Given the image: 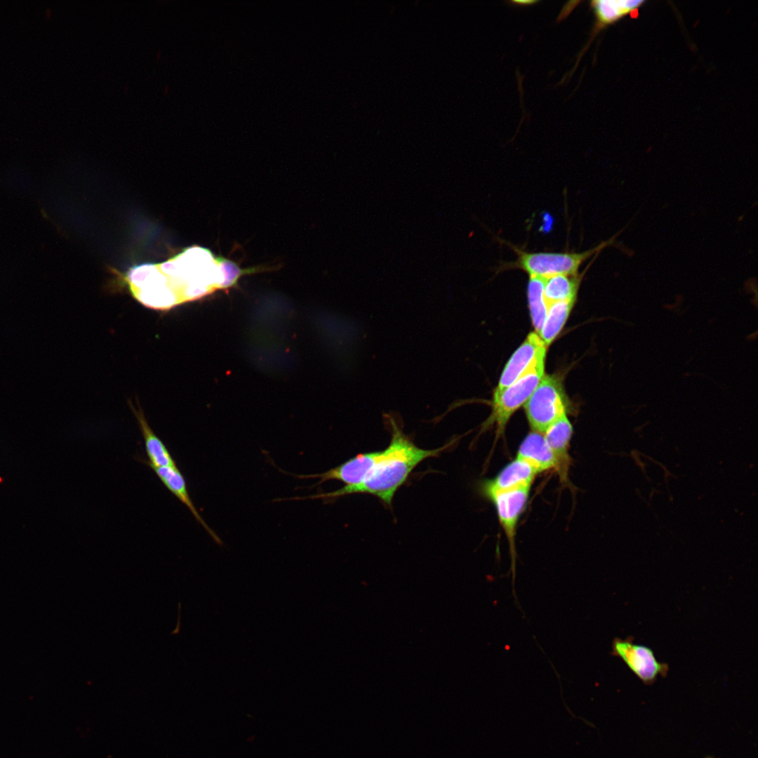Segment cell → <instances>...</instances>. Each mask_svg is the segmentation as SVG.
Returning a JSON list of instances; mask_svg holds the SVG:
<instances>
[{"label": "cell", "mask_w": 758, "mask_h": 758, "mask_svg": "<svg viewBox=\"0 0 758 758\" xmlns=\"http://www.w3.org/2000/svg\"><path fill=\"white\" fill-rule=\"evenodd\" d=\"M260 270L259 267L242 269L206 248L192 246L161 263L134 266L127 279L131 289L173 308L236 288L242 276Z\"/></svg>", "instance_id": "cell-1"}, {"label": "cell", "mask_w": 758, "mask_h": 758, "mask_svg": "<svg viewBox=\"0 0 758 758\" xmlns=\"http://www.w3.org/2000/svg\"><path fill=\"white\" fill-rule=\"evenodd\" d=\"M392 439L368 477L357 486H344L328 493H320L303 497H292L286 500L323 499L325 501L354 493L373 495L391 505L398 488L406 481L413 469L424 460L437 456L451 444L435 449H424L415 446L390 420Z\"/></svg>", "instance_id": "cell-2"}, {"label": "cell", "mask_w": 758, "mask_h": 758, "mask_svg": "<svg viewBox=\"0 0 758 758\" xmlns=\"http://www.w3.org/2000/svg\"><path fill=\"white\" fill-rule=\"evenodd\" d=\"M606 244L607 242L602 243L594 248L580 253L526 252L512 246L517 258L508 265L525 271L529 277L543 279L559 274L576 275L581 265Z\"/></svg>", "instance_id": "cell-3"}, {"label": "cell", "mask_w": 758, "mask_h": 758, "mask_svg": "<svg viewBox=\"0 0 758 758\" xmlns=\"http://www.w3.org/2000/svg\"><path fill=\"white\" fill-rule=\"evenodd\" d=\"M566 407L561 383L555 376L545 375L524 404L532 430L543 434L557 419L566 414Z\"/></svg>", "instance_id": "cell-4"}, {"label": "cell", "mask_w": 758, "mask_h": 758, "mask_svg": "<svg viewBox=\"0 0 758 758\" xmlns=\"http://www.w3.org/2000/svg\"><path fill=\"white\" fill-rule=\"evenodd\" d=\"M545 364H541L523 375L502 392L493 394L492 412L486 421L494 425L500 435L513 413L528 401L544 376Z\"/></svg>", "instance_id": "cell-5"}, {"label": "cell", "mask_w": 758, "mask_h": 758, "mask_svg": "<svg viewBox=\"0 0 758 758\" xmlns=\"http://www.w3.org/2000/svg\"><path fill=\"white\" fill-rule=\"evenodd\" d=\"M646 685L652 684L657 678L665 677L669 666L658 661L652 649L634 642L633 638L616 637L612 642V652Z\"/></svg>", "instance_id": "cell-6"}, {"label": "cell", "mask_w": 758, "mask_h": 758, "mask_svg": "<svg viewBox=\"0 0 758 758\" xmlns=\"http://www.w3.org/2000/svg\"><path fill=\"white\" fill-rule=\"evenodd\" d=\"M531 486H524L505 491L496 492L486 497L493 503L500 526L507 537L511 557L512 582L515 579L517 552L515 538L519 519L529 496Z\"/></svg>", "instance_id": "cell-7"}, {"label": "cell", "mask_w": 758, "mask_h": 758, "mask_svg": "<svg viewBox=\"0 0 758 758\" xmlns=\"http://www.w3.org/2000/svg\"><path fill=\"white\" fill-rule=\"evenodd\" d=\"M546 347L536 332L530 333L506 364L494 394L502 392L537 366L545 364Z\"/></svg>", "instance_id": "cell-8"}, {"label": "cell", "mask_w": 758, "mask_h": 758, "mask_svg": "<svg viewBox=\"0 0 758 758\" xmlns=\"http://www.w3.org/2000/svg\"><path fill=\"white\" fill-rule=\"evenodd\" d=\"M382 451L358 454L341 465L329 470L314 474H291L298 479H319L312 488L328 480H338L345 486H357L361 484L370 474L380 460Z\"/></svg>", "instance_id": "cell-9"}, {"label": "cell", "mask_w": 758, "mask_h": 758, "mask_svg": "<svg viewBox=\"0 0 758 758\" xmlns=\"http://www.w3.org/2000/svg\"><path fill=\"white\" fill-rule=\"evenodd\" d=\"M538 473V471L530 463L516 457L496 477L483 482L480 490L483 495L486 496L496 492L531 486Z\"/></svg>", "instance_id": "cell-10"}, {"label": "cell", "mask_w": 758, "mask_h": 758, "mask_svg": "<svg viewBox=\"0 0 758 758\" xmlns=\"http://www.w3.org/2000/svg\"><path fill=\"white\" fill-rule=\"evenodd\" d=\"M150 468L159 477L164 486L187 507L196 520L204 527L213 540L217 544L222 545V541L221 539L205 522L192 503L187 491L185 477L177 465Z\"/></svg>", "instance_id": "cell-11"}, {"label": "cell", "mask_w": 758, "mask_h": 758, "mask_svg": "<svg viewBox=\"0 0 758 758\" xmlns=\"http://www.w3.org/2000/svg\"><path fill=\"white\" fill-rule=\"evenodd\" d=\"M517 458L530 463L539 473L558 470L557 460L543 433L530 432L520 444Z\"/></svg>", "instance_id": "cell-12"}, {"label": "cell", "mask_w": 758, "mask_h": 758, "mask_svg": "<svg viewBox=\"0 0 758 758\" xmlns=\"http://www.w3.org/2000/svg\"><path fill=\"white\" fill-rule=\"evenodd\" d=\"M644 4L642 0H594L590 3L595 18L588 44L606 27L612 25Z\"/></svg>", "instance_id": "cell-13"}, {"label": "cell", "mask_w": 758, "mask_h": 758, "mask_svg": "<svg viewBox=\"0 0 758 758\" xmlns=\"http://www.w3.org/2000/svg\"><path fill=\"white\" fill-rule=\"evenodd\" d=\"M572 434V425L566 414L557 419L543 433L557 460V471L562 479L566 478L568 472L570 462L568 448Z\"/></svg>", "instance_id": "cell-14"}, {"label": "cell", "mask_w": 758, "mask_h": 758, "mask_svg": "<svg viewBox=\"0 0 758 758\" xmlns=\"http://www.w3.org/2000/svg\"><path fill=\"white\" fill-rule=\"evenodd\" d=\"M135 415L144 439L148 460H142L149 467L176 465L168 448L151 429L140 408L135 409L130 404Z\"/></svg>", "instance_id": "cell-15"}, {"label": "cell", "mask_w": 758, "mask_h": 758, "mask_svg": "<svg viewBox=\"0 0 758 758\" xmlns=\"http://www.w3.org/2000/svg\"><path fill=\"white\" fill-rule=\"evenodd\" d=\"M581 277L559 274L544 279L543 295L547 305L576 300Z\"/></svg>", "instance_id": "cell-16"}, {"label": "cell", "mask_w": 758, "mask_h": 758, "mask_svg": "<svg viewBox=\"0 0 758 758\" xmlns=\"http://www.w3.org/2000/svg\"><path fill=\"white\" fill-rule=\"evenodd\" d=\"M575 300L556 302L547 305V312L538 334L546 346L555 339L570 314Z\"/></svg>", "instance_id": "cell-17"}, {"label": "cell", "mask_w": 758, "mask_h": 758, "mask_svg": "<svg viewBox=\"0 0 758 758\" xmlns=\"http://www.w3.org/2000/svg\"><path fill=\"white\" fill-rule=\"evenodd\" d=\"M544 279L529 277L528 300L531 317L536 333L538 335L547 312V305L543 295Z\"/></svg>", "instance_id": "cell-18"}, {"label": "cell", "mask_w": 758, "mask_h": 758, "mask_svg": "<svg viewBox=\"0 0 758 758\" xmlns=\"http://www.w3.org/2000/svg\"><path fill=\"white\" fill-rule=\"evenodd\" d=\"M514 3H515L516 4H519V6H521V4H524V6H526L527 4L528 5V4H534V3H535V1H514Z\"/></svg>", "instance_id": "cell-19"}, {"label": "cell", "mask_w": 758, "mask_h": 758, "mask_svg": "<svg viewBox=\"0 0 758 758\" xmlns=\"http://www.w3.org/2000/svg\"><path fill=\"white\" fill-rule=\"evenodd\" d=\"M706 758H713V757H706Z\"/></svg>", "instance_id": "cell-20"}]
</instances>
